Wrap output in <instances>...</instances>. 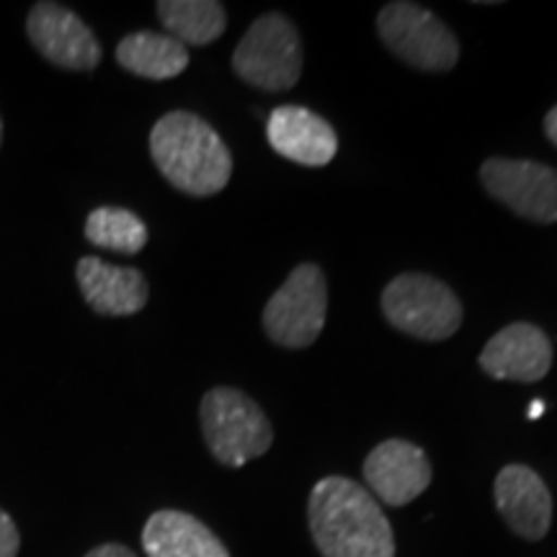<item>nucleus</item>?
Listing matches in <instances>:
<instances>
[{"mask_svg":"<svg viewBox=\"0 0 557 557\" xmlns=\"http://www.w3.org/2000/svg\"><path fill=\"white\" fill-rule=\"evenodd\" d=\"M310 532L323 557H395L393 527L372 493L348 478L312 487Z\"/></svg>","mask_w":557,"mask_h":557,"instance_id":"1","label":"nucleus"},{"mask_svg":"<svg viewBox=\"0 0 557 557\" xmlns=\"http://www.w3.org/2000/svg\"><path fill=\"white\" fill-rule=\"evenodd\" d=\"M380 39L410 67L447 73L457 65L459 45L444 21L416 3H387L377 16Z\"/></svg>","mask_w":557,"mask_h":557,"instance_id":"6","label":"nucleus"},{"mask_svg":"<svg viewBox=\"0 0 557 557\" xmlns=\"http://www.w3.org/2000/svg\"><path fill=\"white\" fill-rule=\"evenodd\" d=\"M545 413V400H532V406H529V421H537V418Z\"/></svg>","mask_w":557,"mask_h":557,"instance_id":"22","label":"nucleus"},{"mask_svg":"<svg viewBox=\"0 0 557 557\" xmlns=\"http://www.w3.org/2000/svg\"><path fill=\"white\" fill-rule=\"evenodd\" d=\"M480 181L500 205L519 218L553 225L557 222V171L534 160L491 158L480 169Z\"/></svg>","mask_w":557,"mask_h":557,"instance_id":"8","label":"nucleus"},{"mask_svg":"<svg viewBox=\"0 0 557 557\" xmlns=\"http://www.w3.org/2000/svg\"><path fill=\"white\" fill-rule=\"evenodd\" d=\"M367 485L382 504L408 506L431 483V462L426 451L403 438H387L369 451L364 462Z\"/></svg>","mask_w":557,"mask_h":557,"instance_id":"10","label":"nucleus"},{"mask_svg":"<svg viewBox=\"0 0 557 557\" xmlns=\"http://www.w3.org/2000/svg\"><path fill=\"white\" fill-rule=\"evenodd\" d=\"M545 135L549 137V143L557 145V107L549 109V114L545 116Z\"/></svg>","mask_w":557,"mask_h":557,"instance_id":"21","label":"nucleus"},{"mask_svg":"<svg viewBox=\"0 0 557 557\" xmlns=\"http://www.w3.org/2000/svg\"><path fill=\"white\" fill-rule=\"evenodd\" d=\"M32 45L45 60L62 70H94L101 62V45L73 11L60 3H37L26 18Z\"/></svg>","mask_w":557,"mask_h":557,"instance_id":"9","label":"nucleus"},{"mask_svg":"<svg viewBox=\"0 0 557 557\" xmlns=\"http://www.w3.org/2000/svg\"><path fill=\"white\" fill-rule=\"evenodd\" d=\"M496 506L519 537L537 542L553 521V498L537 472L527 465H508L496 478Z\"/></svg>","mask_w":557,"mask_h":557,"instance_id":"13","label":"nucleus"},{"mask_svg":"<svg viewBox=\"0 0 557 557\" xmlns=\"http://www.w3.org/2000/svg\"><path fill=\"white\" fill-rule=\"evenodd\" d=\"M0 145H3V120H0Z\"/></svg>","mask_w":557,"mask_h":557,"instance_id":"23","label":"nucleus"},{"mask_svg":"<svg viewBox=\"0 0 557 557\" xmlns=\"http://www.w3.org/2000/svg\"><path fill=\"white\" fill-rule=\"evenodd\" d=\"M158 18L169 37L178 39L184 47L212 45L227 26L225 5L218 0H160Z\"/></svg>","mask_w":557,"mask_h":557,"instance_id":"17","label":"nucleus"},{"mask_svg":"<svg viewBox=\"0 0 557 557\" xmlns=\"http://www.w3.org/2000/svg\"><path fill=\"white\" fill-rule=\"evenodd\" d=\"M199 413L207 449L225 468H243L250 459L267 455L274 444L267 413L240 389H209Z\"/></svg>","mask_w":557,"mask_h":557,"instance_id":"3","label":"nucleus"},{"mask_svg":"<svg viewBox=\"0 0 557 557\" xmlns=\"http://www.w3.org/2000/svg\"><path fill=\"white\" fill-rule=\"evenodd\" d=\"M116 62L139 78L171 81L189 67V50L169 34L135 32L120 41Z\"/></svg>","mask_w":557,"mask_h":557,"instance_id":"16","label":"nucleus"},{"mask_svg":"<svg viewBox=\"0 0 557 557\" xmlns=\"http://www.w3.org/2000/svg\"><path fill=\"white\" fill-rule=\"evenodd\" d=\"M480 367L493 380L540 382L553 367V344L532 323H511L487 341Z\"/></svg>","mask_w":557,"mask_h":557,"instance_id":"11","label":"nucleus"},{"mask_svg":"<svg viewBox=\"0 0 557 557\" xmlns=\"http://www.w3.org/2000/svg\"><path fill=\"white\" fill-rule=\"evenodd\" d=\"M75 278H78L83 299L99 315H135L148 305V282H145L143 271L132 267H114L96 256H86L78 261Z\"/></svg>","mask_w":557,"mask_h":557,"instance_id":"14","label":"nucleus"},{"mask_svg":"<svg viewBox=\"0 0 557 557\" xmlns=\"http://www.w3.org/2000/svg\"><path fill=\"white\" fill-rule=\"evenodd\" d=\"M150 156L173 189L189 197H212L233 176L227 145L201 116L171 111L150 132Z\"/></svg>","mask_w":557,"mask_h":557,"instance_id":"2","label":"nucleus"},{"mask_svg":"<svg viewBox=\"0 0 557 557\" xmlns=\"http://www.w3.org/2000/svg\"><path fill=\"white\" fill-rule=\"evenodd\" d=\"M86 238L114 253H139L148 246V225L122 207H99L88 214Z\"/></svg>","mask_w":557,"mask_h":557,"instance_id":"18","label":"nucleus"},{"mask_svg":"<svg viewBox=\"0 0 557 557\" xmlns=\"http://www.w3.org/2000/svg\"><path fill=\"white\" fill-rule=\"evenodd\" d=\"M233 70L248 86L284 94L295 88L302 73V45L295 24L282 13L256 18L233 52Z\"/></svg>","mask_w":557,"mask_h":557,"instance_id":"4","label":"nucleus"},{"mask_svg":"<svg viewBox=\"0 0 557 557\" xmlns=\"http://www.w3.org/2000/svg\"><path fill=\"white\" fill-rule=\"evenodd\" d=\"M329 287L315 263H299L263 310V329L284 348H308L325 325Z\"/></svg>","mask_w":557,"mask_h":557,"instance_id":"7","label":"nucleus"},{"mask_svg":"<svg viewBox=\"0 0 557 557\" xmlns=\"http://www.w3.org/2000/svg\"><path fill=\"white\" fill-rule=\"evenodd\" d=\"M86 557H137V555L124 545H101V547L90 549Z\"/></svg>","mask_w":557,"mask_h":557,"instance_id":"20","label":"nucleus"},{"mask_svg":"<svg viewBox=\"0 0 557 557\" xmlns=\"http://www.w3.org/2000/svg\"><path fill=\"white\" fill-rule=\"evenodd\" d=\"M21 547V534L9 513L0 508V557H16Z\"/></svg>","mask_w":557,"mask_h":557,"instance_id":"19","label":"nucleus"},{"mask_svg":"<svg viewBox=\"0 0 557 557\" xmlns=\"http://www.w3.org/2000/svg\"><path fill=\"white\" fill-rule=\"evenodd\" d=\"M267 137L278 156L310 169L329 165L338 152L336 129L323 116L302 107H278L271 111Z\"/></svg>","mask_w":557,"mask_h":557,"instance_id":"12","label":"nucleus"},{"mask_svg":"<svg viewBox=\"0 0 557 557\" xmlns=\"http://www.w3.org/2000/svg\"><path fill=\"white\" fill-rule=\"evenodd\" d=\"M382 312L395 329L421 341L455 336L462 305L447 284L426 274H400L382 292Z\"/></svg>","mask_w":557,"mask_h":557,"instance_id":"5","label":"nucleus"},{"mask_svg":"<svg viewBox=\"0 0 557 557\" xmlns=\"http://www.w3.org/2000/svg\"><path fill=\"white\" fill-rule=\"evenodd\" d=\"M143 547L148 557H230L212 529L184 511L152 513L143 529Z\"/></svg>","mask_w":557,"mask_h":557,"instance_id":"15","label":"nucleus"}]
</instances>
